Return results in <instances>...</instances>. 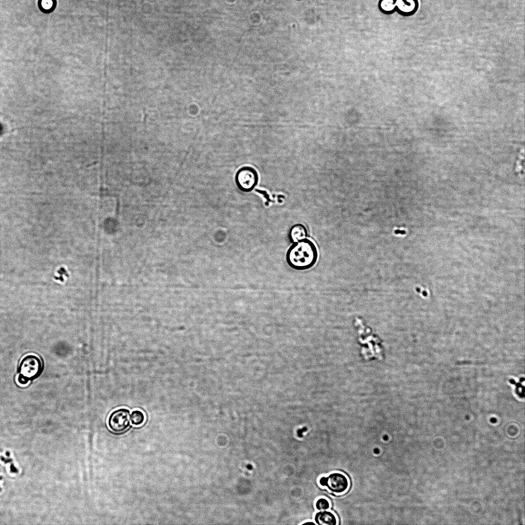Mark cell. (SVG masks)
I'll return each instance as SVG.
<instances>
[{
  "label": "cell",
  "instance_id": "277c9868",
  "mask_svg": "<svg viewBox=\"0 0 525 525\" xmlns=\"http://www.w3.org/2000/svg\"><path fill=\"white\" fill-rule=\"evenodd\" d=\"M238 188L244 192L252 191L258 182V175L254 169L250 167H243L239 169L235 176Z\"/></svg>",
  "mask_w": 525,
  "mask_h": 525
},
{
  "label": "cell",
  "instance_id": "30bf717a",
  "mask_svg": "<svg viewBox=\"0 0 525 525\" xmlns=\"http://www.w3.org/2000/svg\"><path fill=\"white\" fill-rule=\"evenodd\" d=\"M130 419L133 425L139 426L144 422L145 416L140 410H135L130 414Z\"/></svg>",
  "mask_w": 525,
  "mask_h": 525
},
{
  "label": "cell",
  "instance_id": "5b68a950",
  "mask_svg": "<svg viewBox=\"0 0 525 525\" xmlns=\"http://www.w3.org/2000/svg\"><path fill=\"white\" fill-rule=\"evenodd\" d=\"M319 483L335 493H343L349 487L348 478L343 474L338 472L331 473L327 477H321L319 479Z\"/></svg>",
  "mask_w": 525,
  "mask_h": 525
},
{
  "label": "cell",
  "instance_id": "7c38bea8",
  "mask_svg": "<svg viewBox=\"0 0 525 525\" xmlns=\"http://www.w3.org/2000/svg\"><path fill=\"white\" fill-rule=\"evenodd\" d=\"M315 506L316 509L320 511L326 510L330 508L329 502L327 499L324 498H321L318 499L316 502Z\"/></svg>",
  "mask_w": 525,
  "mask_h": 525
},
{
  "label": "cell",
  "instance_id": "9c48e42d",
  "mask_svg": "<svg viewBox=\"0 0 525 525\" xmlns=\"http://www.w3.org/2000/svg\"><path fill=\"white\" fill-rule=\"evenodd\" d=\"M378 8L381 13L385 15H391L396 12L394 0H379Z\"/></svg>",
  "mask_w": 525,
  "mask_h": 525
},
{
  "label": "cell",
  "instance_id": "52a82bcc",
  "mask_svg": "<svg viewBox=\"0 0 525 525\" xmlns=\"http://www.w3.org/2000/svg\"><path fill=\"white\" fill-rule=\"evenodd\" d=\"M308 231L306 227L301 224L293 225L289 232V239L292 243H295L307 238Z\"/></svg>",
  "mask_w": 525,
  "mask_h": 525
},
{
  "label": "cell",
  "instance_id": "3957f363",
  "mask_svg": "<svg viewBox=\"0 0 525 525\" xmlns=\"http://www.w3.org/2000/svg\"><path fill=\"white\" fill-rule=\"evenodd\" d=\"M130 410L121 408L111 412L108 417V425L115 433H121L127 430L130 425Z\"/></svg>",
  "mask_w": 525,
  "mask_h": 525
},
{
  "label": "cell",
  "instance_id": "ba28073f",
  "mask_svg": "<svg viewBox=\"0 0 525 525\" xmlns=\"http://www.w3.org/2000/svg\"><path fill=\"white\" fill-rule=\"evenodd\" d=\"M315 521L318 524L335 525L337 519L335 515L330 511H323L317 513Z\"/></svg>",
  "mask_w": 525,
  "mask_h": 525
},
{
  "label": "cell",
  "instance_id": "8992f818",
  "mask_svg": "<svg viewBox=\"0 0 525 525\" xmlns=\"http://www.w3.org/2000/svg\"><path fill=\"white\" fill-rule=\"evenodd\" d=\"M394 6L400 15L409 17L417 12L419 4L418 0H394Z\"/></svg>",
  "mask_w": 525,
  "mask_h": 525
},
{
  "label": "cell",
  "instance_id": "7a4b0ae2",
  "mask_svg": "<svg viewBox=\"0 0 525 525\" xmlns=\"http://www.w3.org/2000/svg\"><path fill=\"white\" fill-rule=\"evenodd\" d=\"M43 371V365L39 358L33 354L27 355L19 363L17 381L21 385H26L38 378Z\"/></svg>",
  "mask_w": 525,
  "mask_h": 525
},
{
  "label": "cell",
  "instance_id": "8fae6325",
  "mask_svg": "<svg viewBox=\"0 0 525 525\" xmlns=\"http://www.w3.org/2000/svg\"><path fill=\"white\" fill-rule=\"evenodd\" d=\"M56 0H38V6L45 10H49L54 7Z\"/></svg>",
  "mask_w": 525,
  "mask_h": 525
},
{
  "label": "cell",
  "instance_id": "6da1fadb",
  "mask_svg": "<svg viewBox=\"0 0 525 525\" xmlns=\"http://www.w3.org/2000/svg\"><path fill=\"white\" fill-rule=\"evenodd\" d=\"M318 258L316 246L307 238L293 243L286 254V260L289 266L298 271L312 268L317 262Z\"/></svg>",
  "mask_w": 525,
  "mask_h": 525
}]
</instances>
